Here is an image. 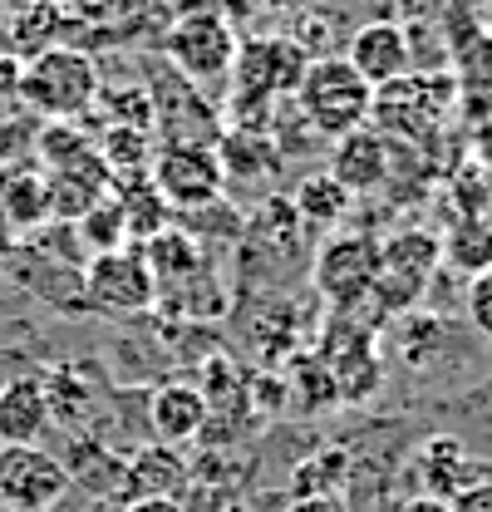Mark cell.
Segmentation results:
<instances>
[{
	"label": "cell",
	"instance_id": "1",
	"mask_svg": "<svg viewBox=\"0 0 492 512\" xmlns=\"http://www.w3.org/2000/svg\"><path fill=\"white\" fill-rule=\"evenodd\" d=\"M15 89L50 124H74V119H84L99 104V69H94V60L84 50L55 45V50H45V55L20 64Z\"/></svg>",
	"mask_w": 492,
	"mask_h": 512
},
{
	"label": "cell",
	"instance_id": "2",
	"mask_svg": "<svg viewBox=\"0 0 492 512\" xmlns=\"http://www.w3.org/2000/svg\"><path fill=\"white\" fill-rule=\"evenodd\" d=\"M296 99H301L306 124L315 133H325V138H345L355 128H369V114H374V89L350 69L345 55L310 60Z\"/></svg>",
	"mask_w": 492,
	"mask_h": 512
},
{
	"label": "cell",
	"instance_id": "3",
	"mask_svg": "<svg viewBox=\"0 0 492 512\" xmlns=\"http://www.w3.org/2000/svg\"><path fill=\"white\" fill-rule=\"evenodd\" d=\"M237 30L222 10H207V15H183L163 30V60L173 74H183L192 89L202 84H222L232 79V64H237Z\"/></svg>",
	"mask_w": 492,
	"mask_h": 512
},
{
	"label": "cell",
	"instance_id": "4",
	"mask_svg": "<svg viewBox=\"0 0 492 512\" xmlns=\"http://www.w3.org/2000/svg\"><path fill=\"white\" fill-rule=\"evenodd\" d=\"M79 301L99 316H148L158 306V276L143 252L114 247V252L89 256L79 276Z\"/></svg>",
	"mask_w": 492,
	"mask_h": 512
},
{
	"label": "cell",
	"instance_id": "5",
	"mask_svg": "<svg viewBox=\"0 0 492 512\" xmlns=\"http://www.w3.org/2000/svg\"><path fill=\"white\" fill-rule=\"evenodd\" d=\"M315 291L330 311H360L379 281V237L374 232H335L315 252Z\"/></svg>",
	"mask_w": 492,
	"mask_h": 512
},
{
	"label": "cell",
	"instance_id": "6",
	"mask_svg": "<svg viewBox=\"0 0 492 512\" xmlns=\"http://www.w3.org/2000/svg\"><path fill=\"white\" fill-rule=\"evenodd\" d=\"M443 261V247L433 232H394L389 242H379V281H374V301L389 311V316H404L424 291H429L433 271Z\"/></svg>",
	"mask_w": 492,
	"mask_h": 512
},
{
	"label": "cell",
	"instance_id": "7",
	"mask_svg": "<svg viewBox=\"0 0 492 512\" xmlns=\"http://www.w3.org/2000/svg\"><path fill=\"white\" fill-rule=\"evenodd\" d=\"M306 50L296 40H251L237 50V64H232V104L237 109H256L276 94H291L301 89V74H306Z\"/></svg>",
	"mask_w": 492,
	"mask_h": 512
},
{
	"label": "cell",
	"instance_id": "8",
	"mask_svg": "<svg viewBox=\"0 0 492 512\" xmlns=\"http://www.w3.org/2000/svg\"><path fill=\"white\" fill-rule=\"evenodd\" d=\"M148 183L168 207H212L227 192L217 148H202V143H163L148 168Z\"/></svg>",
	"mask_w": 492,
	"mask_h": 512
},
{
	"label": "cell",
	"instance_id": "9",
	"mask_svg": "<svg viewBox=\"0 0 492 512\" xmlns=\"http://www.w3.org/2000/svg\"><path fill=\"white\" fill-rule=\"evenodd\" d=\"M69 498L64 458L40 444H0V503L15 512H50Z\"/></svg>",
	"mask_w": 492,
	"mask_h": 512
},
{
	"label": "cell",
	"instance_id": "10",
	"mask_svg": "<svg viewBox=\"0 0 492 512\" xmlns=\"http://www.w3.org/2000/svg\"><path fill=\"white\" fill-rule=\"evenodd\" d=\"M148 104H153V124H163V143H202L217 148L222 143V124L212 114V104L187 84L183 74H163L148 84Z\"/></svg>",
	"mask_w": 492,
	"mask_h": 512
},
{
	"label": "cell",
	"instance_id": "11",
	"mask_svg": "<svg viewBox=\"0 0 492 512\" xmlns=\"http://www.w3.org/2000/svg\"><path fill=\"white\" fill-rule=\"evenodd\" d=\"M404 473H409V478H419V493L453 503L463 488H473V483L492 478V463L473 458L468 444H463V439H453V434H433V439H424V444L414 448V458L404 463Z\"/></svg>",
	"mask_w": 492,
	"mask_h": 512
},
{
	"label": "cell",
	"instance_id": "12",
	"mask_svg": "<svg viewBox=\"0 0 492 512\" xmlns=\"http://www.w3.org/2000/svg\"><path fill=\"white\" fill-rule=\"evenodd\" d=\"M350 69L365 79L369 89H384L404 74H414V45L404 35L399 20H369L350 35V50H345Z\"/></svg>",
	"mask_w": 492,
	"mask_h": 512
},
{
	"label": "cell",
	"instance_id": "13",
	"mask_svg": "<svg viewBox=\"0 0 492 512\" xmlns=\"http://www.w3.org/2000/svg\"><path fill=\"white\" fill-rule=\"evenodd\" d=\"M207 389L202 384H163L148 394V429L158 444H192L207 434Z\"/></svg>",
	"mask_w": 492,
	"mask_h": 512
},
{
	"label": "cell",
	"instance_id": "14",
	"mask_svg": "<svg viewBox=\"0 0 492 512\" xmlns=\"http://www.w3.org/2000/svg\"><path fill=\"white\" fill-rule=\"evenodd\" d=\"M330 178L350 197L374 192L389 183V143L374 133V128H355L345 138H335V153H330Z\"/></svg>",
	"mask_w": 492,
	"mask_h": 512
},
{
	"label": "cell",
	"instance_id": "15",
	"mask_svg": "<svg viewBox=\"0 0 492 512\" xmlns=\"http://www.w3.org/2000/svg\"><path fill=\"white\" fill-rule=\"evenodd\" d=\"M187 483V458L173 444H138L123 458V503L128 498H178Z\"/></svg>",
	"mask_w": 492,
	"mask_h": 512
},
{
	"label": "cell",
	"instance_id": "16",
	"mask_svg": "<svg viewBox=\"0 0 492 512\" xmlns=\"http://www.w3.org/2000/svg\"><path fill=\"white\" fill-rule=\"evenodd\" d=\"M50 434V399L40 375L0 380V444H40Z\"/></svg>",
	"mask_w": 492,
	"mask_h": 512
},
{
	"label": "cell",
	"instance_id": "17",
	"mask_svg": "<svg viewBox=\"0 0 492 512\" xmlns=\"http://www.w3.org/2000/svg\"><path fill=\"white\" fill-rule=\"evenodd\" d=\"M40 384H45V399H50V424H64V429H84L89 414L104 399L84 365H55V370L40 375Z\"/></svg>",
	"mask_w": 492,
	"mask_h": 512
},
{
	"label": "cell",
	"instance_id": "18",
	"mask_svg": "<svg viewBox=\"0 0 492 512\" xmlns=\"http://www.w3.org/2000/svg\"><path fill=\"white\" fill-rule=\"evenodd\" d=\"M69 483L94 493V498H123V463L99 444L94 434H69V463H64Z\"/></svg>",
	"mask_w": 492,
	"mask_h": 512
},
{
	"label": "cell",
	"instance_id": "19",
	"mask_svg": "<svg viewBox=\"0 0 492 512\" xmlns=\"http://www.w3.org/2000/svg\"><path fill=\"white\" fill-rule=\"evenodd\" d=\"M153 10H158V0H64L69 30H94V35H119V30L128 35Z\"/></svg>",
	"mask_w": 492,
	"mask_h": 512
},
{
	"label": "cell",
	"instance_id": "20",
	"mask_svg": "<svg viewBox=\"0 0 492 512\" xmlns=\"http://www.w3.org/2000/svg\"><path fill=\"white\" fill-rule=\"evenodd\" d=\"M325 365H330V375H335V389H340V399H369V389L379 384V355H374V340L360 335V330H350V345H335L330 355H325Z\"/></svg>",
	"mask_w": 492,
	"mask_h": 512
},
{
	"label": "cell",
	"instance_id": "21",
	"mask_svg": "<svg viewBox=\"0 0 492 512\" xmlns=\"http://www.w3.org/2000/svg\"><path fill=\"white\" fill-rule=\"evenodd\" d=\"M64 35H74L64 5H20L15 20H10V50L20 60H35V55L55 50Z\"/></svg>",
	"mask_w": 492,
	"mask_h": 512
},
{
	"label": "cell",
	"instance_id": "22",
	"mask_svg": "<svg viewBox=\"0 0 492 512\" xmlns=\"http://www.w3.org/2000/svg\"><path fill=\"white\" fill-rule=\"evenodd\" d=\"M438 247H443V266L468 281L492 266V222L488 217H458V227L448 237H438Z\"/></svg>",
	"mask_w": 492,
	"mask_h": 512
},
{
	"label": "cell",
	"instance_id": "23",
	"mask_svg": "<svg viewBox=\"0 0 492 512\" xmlns=\"http://www.w3.org/2000/svg\"><path fill=\"white\" fill-rule=\"evenodd\" d=\"M350 192L340 188L330 173H320V178H306L296 197H291V212L301 217V227L306 232H330V227H340L345 222V212H350Z\"/></svg>",
	"mask_w": 492,
	"mask_h": 512
},
{
	"label": "cell",
	"instance_id": "24",
	"mask_svg": "<svg viewBox=\"0 0 492 512\" xmlns=\"http://www.w3.org/2000/svg\"><path fill=\"white\" fill-rule=\"evenodd\" d=\"M0 212L10 217V227L35 232L40 222H50V178L40 173H15L0 192Z\"/></svg>",
	"mask_w": 492,
	"mask_h": 512
},
{
	"label": "cell",
	"instance_id": "25",
	"mask_svg": "<svg viewBox=\"0 0 492 512\" xmlns=\"http://www.w3.org/2000/svg\"><path fill=\"white\" fill-rule=\"evenodd\" d=\"M123 197H114L123 212V227H128V237H138V242H148V237H158L163 227H168V217H173V207L158 197V188L143 178V183H128L119 188Z\"/></svg>",
	"mask_w": 492,
	"mask_h": 512
},
{
	"label": "cell",
	"instance_id": "26",
	"mask_svg": "<svg viewBox=\"0 0 492 512\" xmlns=\"http://www.w3.org/2000/svg\"><path fill=\"white\" fill-rule=\"evenodd\" d=\"M148 266H153V276H158V291H163V281H187L192 271H197V242L187 237V232H173V227H163L158 237H148Z\"/></svg>",
	"mask_w": 492,
	"mask_h": 512
},
{
	"label": "cell",
	"instance_id": "27",
	"mask_svg": "<svg viewBox=\"0 0 492 512\" xmlns=\"http://www.w3.org/2000/svg\"><path fill=\"white\" fill-rule=\"evenodd\" d=\"M448 197H453L458 217H488L492 212V168L483 158L458 163V173H453V183H448Z\"/></svg>",
	"mask_w": 492,
	"mask_h": 512
},
{
	"label": "cell",
	"instance_id": "28",
	"mask_svg": "<svg viewBox=\"0 0 492 512\" xmlns=\"http://www.w3.org/2000/svg\"><path fill=\"white\" fill-rule=\"evenodd\" d=\"M79 232H84V242L94 247V256H99V252H114V247H123L128 227H123L119 202H94V207H89V212L79 217Z\"/></svg>",
	"mask_w": 492,
	"mask_h": 512
},
{
	"label": "cell",
	"instance_id": "29",
	"mask_svg": "<svg viewBox=\"0 0 492 512\" xmlns=\"http://www.w3.org/2000/svg\"><path fill=\"white\" fill-rule=\"evenodd\" d=\"M463 320L492 340V266L463 281Z\"/></svg>",
	"mask_w": 492,
	"mask_h": 512
},
{
	"label": "cell",
	"instance_id": "30",
	"mask_svg": "<svg viewBox=\"0 0 492 512\" xmlns=\"http://www.w3.org/2000/svg\"><path fill=\"white\" fill-rule=\"evenodd\" d=\"M453 0H399V15L409 25H438V15L448 10Z\"/></svg>",
	"mask_w": 492,
	"mask_h": 512
},
{
	"label": "cell",
	"instance_id": "31",
	"mask_svg": "<svg viewBox=\"0 0 492 512\" xmlns=\"http://www.w3.org/2000/svg\"><path fill=\"white\" fill-rule=\"evenodd\" d=\"M453 512H492V478L473 483V488H463V493L453 498Z\"/></svg>",
	"mask_w": 492,
	"mask_h": 512
},
{
	"label": "cell",
	"instance_id": "32",
	"mask_svg": "<svg viewBox=\"0 0 492 512\" xmlns=\"http://www.w3.org/2000/svg\"><path fill=\"white\" fill-rule=\"evenodd\" d=\"M123 512H183L178 498H128Z\"/></svg>",
	"mask_w": 492,
	"mask_h": 512
},
{
	"label": "cell",
	"instance_id": "33",
	"mask_svg": "<svg viewBox=\"0 0 492 512\" xmlns=\"http://www.w3.org/2000/svg\"><path fill=\"white\" fill-rule=\"evenodd\" d=\"M399 512H453V503H443V498H429V493H409Z\"/></svg>",
	"mask_w": 492,
	"mask_h": 512
},
{
	"label": "cell",
	"instance_id": "34",
	"mask_svg": "<svg viewBox=\"0 0 492 512\" xmlns=\"http://www.w3.org/2000/svg\"><path fill=\"white\" fill-rule=\"evenodd\" d=\"M20 5H64V0H20Z\"/></svg>",
	"mask_w": 492,
	"mask_h": 512
},
{
	"label": "cell",
	"instance_id": "35",
	"mask_svg": "<svg viewBox=\"0 0 492 512\" xmlns=\"http://www.w3.org/2000/svg\"><path fill=\"white\" fill-rule=\"evenodd\" d=\"M10 5H15V0H0V15H5V10H10Z\"/></svg>",
	"mask_w": 492,
	"mask_h": 512
},
{
	"label": "cell",
	"instance_id": "36",
	"mask_svg": "<svg viewBox=\"0 0 492 512\" xmlns=\"http://www.w3.org/2000/svg\"><path fill=\"white\" fill-rule=\"evenodd\" d=\"M222 512H246V508H242V503H232V508H222Z\"/></svg>",
	"mask_w": 492,
	"mask_h": 512
},
{
	"label": "cell",
	"instance_id": "37",
	"mask_svg": "<svg viewBox=\"0 0 492 512\" xmlns=\"http://www.w3.org/2000/svg\"><path fill=\"white\" fill-rule=\"evenodd\" d=\"M0 512H15V508H5V503H0Z\"/></svg>",
	"mask_w": 492,
	"mask_h": 512
},
{
	"label": "cell",
	"instance_id": "38",
	"mask_svg": "<svg viewBox=\"0 0 492 512\" xmlns=\"http://www.w3.org/2000/svg\"><path fill=\"white\" fill-rule=\"evenodd\" d=\"M0 261H5V252H0Z\"/></svg>",
	"mask_w": 492,
	"mask_h": 512
}]
</instances>
